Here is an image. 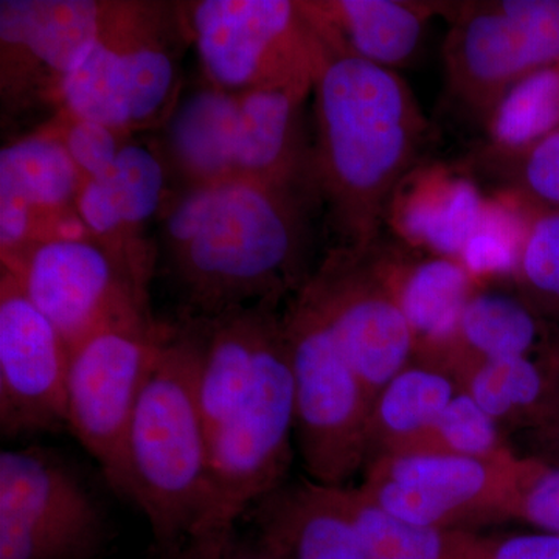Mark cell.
I'll return each instance as SVG.
<instances>
[{
	"instance_id": "cell-1",
	"label": "cell",
	"mask_w": 559,
	"mask_h": 559,
	"mask_svg": "<svg viewBox=\"0 0 559 559\" xmlns=\"http://www.w3.org/2000/svg\"><path fill=\"white\" fill-rule=\"evenodd\" d=\"M312 81L322 182L355 250L364 252L417 160L428 124L395 70L318 39Z\"/></svg>"
},
{
	"instance_id": "cell-2",
	"label": "cell",
	"mask_w": 559,
	"mask_h": 559,
	"mask_svg": "<svg viewBox=\"0 0 559 559\" xmlns=\"http://www.w3.org/2000/svg\"><path fill=\"white\" fill-rule=\"evenodd\" d=\"M110 487L145 514L165 559L189 544L209 492L197 337L170 336L162 348L132 414Z\"/></svg>"
},
{
	"instance_id": "cell-3",
	"label": "cell",
	"mask_w": 559,
	"mask_h": 559,
	"mask_svg": "<svg viewBox=\"0 0 559 559\" xmlns=\"http://www.w3.org/2000/svg\"><path fill=\"white\" fill-rule=\"evenodd\" d=\"M280 187L223 182L186 198L168 219L190 294L213 316L272 304L288 288L300 231Z\"/></svg>"
},
{
	"instance_id": "cell-4",
	"label": "cell",
	"mask_w": 559,
	"mask_h": 559,
	"mask_svg": "<svg viewBox=\"0 0 559 559\" xmlns=\"http://www.w3.org/2000/svg\"><path fill=\"white\" fill-rule=\"evenodd\" d=\"M296 439V395L282 322L267 331L245 396L209 436V492L178 555L204 558L237 538L238 522L286 484Z\"/></svg>"
},
{
	"instance_id": "cell-5",
	"label": "cell",
	"mask_w": 559,
	"mask_h": 559,
	"mask_svg": "<svg viewBox=\"0 0 559 559\" xmlns=\"http://www.w3.org/2000/svg\"><path fill=\"white\" fill-rule=\"evenodd\" d=\"M282 322L296 395V444L312 481L344 488L369 462L373 401L310 297Z\"/></svg>"
},
{
	"instance_id": "cell-6",
	"label": "cell",
	"mask_w": 559,
	"mask_h": 559,
	"mask_svg": "<svg viewBox=\"0 0 559 559\" xmlns=\"http://www.w3.org/2000/svg\"><path fill=\"white\" fill-rule=\"evenodd\" d=\"M524 459L484 460L400 452L371 460L360 491L382 510L423 527L468 530L516 520Z\"/></svg>"
},
{
	"instance_id": "cell-7",
	"label": "cell",
	"mask_w": 559,
	"mask_h": 559,
	"mask_svg": "<svg viewBox=\"0 0 559 559\" xmlns=\"http://www.w3.org/2000/svg\"><path fill=\"white\" fill-rule=\"evenodd\" d=\"M443 55L451 97L489 119L518 83L558 64L559 0L459 7Z\"/></svg>"
},
{
	"instance_id": "cell-8",
	"label": "cell",
	"mask_w": 559,
	"mask_h": 559,
	"mask_svg": "<svg viewBox=\"0 0 559 559\" xmlns=\"http://www.w3.org/2000/svg\"><path fill=\"white\" fill-rule=\"evenodd\" d=\"M105 536L100 507L60 455L0 452V559H94Z\"/></svg>"
},
{
	"instance_id": "cell-9",
	"label": "cell",
	"mask_w": 559,
	"mask_h": 559,
	"mask_svg": "<svg viewBox=\"0 0 559 559\" xmlns=\"http://www.w3.org/2000/svg\"><path fill=\"white\" fill-rule=\"evenodd\" d=\"M170 336L135 314L70 348L68 430L97 460L109 484L140 395Z\"/></svg>"
},
{
	"instance_id": "cell-10",
	"label": "cell",
	"mask_w": 559,
	"mask_h": 559,
	"mask_svg": "<svg viewBox=\"0 0 559 559\" xmlns=\"http://www.w3.org/2000/svg\"><path fill=\"white\" fill-rule=\"evenodd\" d=\"M299 3L286 0H205L193 11V31L210 76L224 87L310 79L316 44L301 28Z\"/></svg>"
},
{
	"instance_id": "cell-11",
	"label": "cell",
	"mask_w": 559,
	"mask_h": 559,
	"mask_svg": "<svg viewBox=\"0 0 559 559\" xmlns=\"http://www.w3.org/2000/svg\"><path fill=\"white\" fill-rule=\"evenodd\" d=\"M370 400L415 358V340L388 267L359 257L330 263L304 286Z\"/></svg>"
},
{
	"instance_id": "cell-12",
	"label": "cell",
	"mask_w": 559,
	"mask_h": 559,
	"mask_svg": "<svg viewBox=\"0 0 559 559\" xmlns=\"http://www.w3.org/2000/svg\"><path fill=\"white\" fill-rule=\"evenodd\" d=\"M70 348L7 272L0 296V432L5 439L68 429Z\"/></svg>"
},
{
	"instance_id": "cell-13",
	"label": "cell",
	"mask_w": 559,
	"mask_h": 559,
	"mask_svg": "<svg viewBox=\"0 0 559 559\" xmlns=\"http://www.w3.org/2000/svg\"><path fill=\"white\" fill-rule=\"evenodd\" d=\"M11 275L69 348L109 323L140 314L138 290L117 278L106 253L87 242H47L21 274Z\"/></svg>"
},
{
	"instance_id": "cell-14",
	"label": "cell",
	"mask_w": 559,
	"mask_h": 559,
	"mask_svg": "<svg viewBox=\"0 0 559 559\" xmlns=\"http://www.w3.org/2000/svg\"><path fill=\"white\" fill-rule=\"evenodd\" d=\"M173 80L165 51L116 49L100 36L62 79V94L79 120L114 130L151 119L167 102Z\"/></svg>"
},
{
	"instance_id": "cell-15",
	"label": "cell",
	"mask_w": 559,
	"mask_h": 559,
	"mask_svg": "<svg viewBox=\"0 0 559 559\" xmlns=\"http://www.w3.org/2000/svg\"><path fill=\"white\" fill-rule=\"evenodd\" d=\"M246 518L255 525V543L272 558L370 559L342 488L286 481Z\"/></svg>"
},
{
	"instance_id": "cell-16",
	"label": "cell",
	"mask_w": 559,
	"mask_h": 559,
	"mask_svg": "<svg viewBox=\"0 0 559 559\" xmlns=\"http://www.w3.org/2000/svg\"><path fill=\"white\" fill-rule=\"evenodd\" d=\"M521 356L559 358L555 323L521 293L476 289L450 344L429 362L440 364L462 381L481 364Z\"/></svg>"
},
{
	"instance_id": "cell-17",
	"label": "cell",
	"mask_w": 559,
	"mask_h": 559,
	"mask_svg": "<svg viewBox=\"0 0 559 559\" xmlns=\"http://www.w3.org/2000/svg\"><path fill=\"white\" fill-rule=\"evenodd\" d=\"M300 10L323 46L393 70L414 58L436 7L403 0H340L307 3Z\"/></svg>"
},
{
	"instance_id": "cell-18",
	"label": "cell",
	"mask_w": 559,
	"mask_h": 559,
	"mask_svg": "<svg viewBox=\"0 0 559 559\" xmlns=\"http://www.w3.org/2000/svg\"><path fill=\"white\" fill-rule=\"evenodd\" d=\"M272 304L216 314L198 340V400L207 436L238 406L255 370L257 356L274 325Z\"/></svg>"
},
{
	"instance_id": "cell-19",
	"label": "cell",
	"mask_w": 559,
	"mask_h": 559,
	"mask_svg": "<svg viewBox=\"0 0 559 559\" xmlns=\"http://www.w3.org/2000/svg\"><path fill=\"white\" fill-rule=\"evenodd\" d=\"M460 384L502 430L533 428L544 439L559 432V358L491 360Z\"/></svg>"
},
{
	"instance_id": "cell-20",
	"label": "cell",
	"mask_w": 559,
	"mask_h": 559,
	"mask_svg": "<svg viewBox=\"0 0 559 559\" xmlns=\"http://www.w3.org/2000/svg\"><path fill=\"white\" fill-rule=\"evenodd\" d=\"M311 79L255 87L240 98L234 168L283 189L296 170V119Z\"/></svg>"
},
{
	"instance_id": "cell-21",
	"label": "cell",
	"mask_w": 559,
	"mask_h": 559,
	"mask_svg": "<svg viewBox=\"0 0 559 559\" xmlns=\"http://www.w3.org/2000/svg\"><path fill=\"white\" fill-rule=\"evenodd\" d=\"M460 389L457 377L440 364L412 360L382 388L371 407L369 462L414 450Z\"/></svg>"
},
{
	"instance_id": "cell-22",
	"label": "cell",
	"mask_w": 559,
	"mask_h": 559,
	"mask_svg": "<svg viewBox=\"0 0 559 559\" xmlns=\"http://www.w3.org/2000/svg\"><path fill=\"white\" fill-rule=\"evenodd\" d=\"M389 275L414 334V359L437 358L450 344L476 290L473 272L463 261L441 255L389 270Z\"/></svg>"
},
{
	"instance_id": "cell-23",
	"label": "cell",
	"mask_w": 559,
	"mask_h": 559,
	"mask_svg": "<svg viewBox=\"0 0 559 559\" xmlns=\"http://www.w3.org/2000/svg\"><path fill=\"white\" fill-rule=\"evenodd\" d=\"M100 9L86 0H2L3 46L31 51L62 79L100 38Z\"/></svg>"
},
{
	"instance_id": "cell-24",
	"label": "cell",
	"mask_w": 559,
	"mask_h": 559,
	"mask_svg": "<svg viewBox=\"0 0 559 559\" xmlns=\"http://www.w3.org/2000/svg\"><path fill=\"white\" fill-rule=\"evenodd\" d=\"M370 559H480L485 538L469 530L423 527L382 510L358 487L342 488Z\"/></svg>"
},
{
	"instance_id": "cell-25",
	"label": "cell",
	"mask_w": 559,
	"mask_h": 559,
	"mask_svg": "<svg viewBox=\"0 0 559 559\" xmlns=\"http://www.w3.org/2000/svg\"><path fill=\"white\" fill-rule=\"evenodd\" d=\"M240 98L221 91L190 95L173 117L170 134L180 160L197 175L216 178L234 168Z\"/></svg>"
},
{
	"instance_id": "cell-26",
	"label": "cell",
	"mask_w": 559,
	"mask_h": 559,
	"mask_svg": "<svg viewBox=\"0 0 559 559\" xmlns=\"http://www.w3.org/2000/svg\"><path fill=\"white\" fill-rule=\"evenodd\" d=\"M492 153H514L559 130V62L532 73L488 119Z\"/></svg>"
},
{
	"instance_id": "cell-27",
	"label": "cell",
	"mask_w": 559,
	"mask_h": 559,
	"mask_svg": "<svg viewBox=\"0 0 559 559\" xmlns=\"http://www.w3.org/2000/svg\"><path fill=\"white\" fill-rule=\"evenodd\" d=\"M76 183V165L68 148L47 139H28L0 153V187L20 193L38 207H58Z\"/></svg>"
},
{
	"instance_id": "cell-28",
	"label": "cell",
	"mask_w": 559,
	"mask_h": 559,
	"mask_svg": "<svg viewBox=\"0 0 559 559\" xmlns=\"http://www.w3.org/2000/svg\"><path fill=\"white\" fill-rule=\"evenodd\" d=\"M487 213L477 191L468 182L452 183L440 197L411 205L404 215L409 234L455 259L487 226Z\"/></svg>"
},
{
	"instance_id": "cell-29",
	"label": "cell",
	"mask_w": 559,
	"mask_h": 559,
	"mask_svg": "<svg viewBox=\"0 0 559 559\" xmlns=\"http://www.w3.org/2000/svg\"><path fill=\"white\" fill-rule=\"evenodd\" d=\"M514 272L522 296L559 323V210H528Z\"/></svg>"
},
{
	"instance_id": "cell-30",
	"label": "cell",
	"mask_w": 559,
	"mask_h": 559,
	"mask_svg": "<svg viewBox=\"0 0 559 559\" xmlns=\"http://www.w3.org/2000/svg\"><path fill=\"white\" fill-rule=\"evenodd\" d=\"M411 452L495 460L513 454L503 430L465 390L460 389L429 432Z\"/></svg>"
},
{
	"instance_id": "cell-31",
	"label": "cell",
	"mask_w": 559,
	"mask_h": 559,
	"mask_svg": "<svg viewBox=\"0 0 559 559\" xmlns=\"http://www.w3.org/2000/svg\"><path fill=\"white\" fill-rule=\"evenodd\" d=\"M92 179L105 187L121 224L143 223L159 207L164 171L153 153L142 146H123L112 168Z\"/></svg>"
},
{
	"instance_id": "cell-32",
	"label": "cell",
	"mask_w": 559,
	"mask_h": 559,
	"mask_svg": "<svg viewBox=\"0 0 559 559\" xmlns=\"http://www.w3.org/2000/svg\"><path fill=\"white\" fill-rule=\"evenodd\" d=\"M502 159L510 189L528 210H559V130Z\"/></svg>"
},
{
	"instance_id": "cell-33",
	"label": "cell",
	"mask_w": 559,
	"mask_h": 559,
	"mask_svg": "<svg viewBox=\"0 0 559 559\" xmlns=\"http://www.w3.org/2000/svg\"><path fill=\"white\" fill-rule=\"evenodd\" d=\"M516 520L559 535V463L524 459Z\"/></svg>"
},
{
	"instance_id": "cell-34",
	"label": "cell",
	"mask_w": 559,
	"mask_h": 559,
	"mask_svg": "<svg viewBox=\"0 0 559 559\" xmlns=\"http://www.w3.org/2000/svg\"><path fill=\"white\" fill-rule=\"evenodd\" d=\"M66 148L76 167L86 171L91 179L106 175L116 164L120 151L110 128L87 120L73 124Z\"/></svg>"
},
{
	"instance_id": "cell-35",
	"label": "cell",
	"mask_w": 559,
	"mask_h": 559,
	"mask_svg": "<svg viewBox=\"0 0 559 559\" xmlns=\"http://www.w3.org/2000/svg\"><path fill=\"white\" fill-rule=\"evenodd\" d=\"M480 559H559V535L538 530L506 538H485Z\"/></svg>"
},
{
	"instance_id": "cell-36",
	"label": "cell",
	"mask_w": 559,
	"mask_h": 559,
	"mask_svg": "<svg viewBox=\"0 0 559 559\" xmlns=\"http://www.w3.org/2000/svg\"><path fill=\"white\" fill-rule=\"evenodd\" d=\"M80 213L84 223L97 234H109L121 226L119 213L98 179H91L81 191Z\"/></svg>"
},
{
	"instance_id": "cell-37",
	"label": "cell",
	"mask_w": 559,
	"mask_h": 559,
	"mask_svg": "<svg viewBox=\"0 0 559 559\" xmlns=\"http://www.w3.org/2000/svg\"><path fill=\"white\" fill-rule=\"evenodd\" d=\"M168 559H275L270 554H266L259 544L255 546H242L238 543L237 538L231 540L226 549L218 551V554L210 555L204 558H189V557H173Z\"/></svg>"
},
{
	"instance_id": "cell-38",
	"label": "cell",
	"mask_w": 559,
	"mask_h": 559,
	"mask_svg": "<svg viewBox=\"0 0 559 559\" xmlns=\"http://www.w3.org/2000/svg\"><path fill=\"white\" fill-rule=\"evenodd\" d=\"M547 443L551 444V448H554L555 454L558 455V463H559V433L554 437H549V439H546Z\"/></svg>"
},
{
	"instance_id": "cell-39",
	"label": "cell",
	"mask_w": 559,
	"mask_h": 559,
	"mask_svg": "<svg viewBox=\"0 0 559 559\" xmlns=\"http://www.w3.org/2000/svg\"><path fill=\"white\" fill-rule=\"evenodd\" d=\"M558 433H559V432H558ZM555 436H557V433H555ZM551 437H554V436H551ZM547 439H549V437H547Z\"/></svg>"
}]
</instances>
